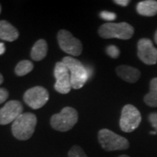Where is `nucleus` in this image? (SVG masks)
<instances>
[{"label":"nucleus","mask_w":157,"mask_h":157,"mask_svg":"<svg viewBox=\"0 0 157 157\" xmlns=\"http://www.w3.org/2000/svg\"><path fill=\"white\" fill-rule=\"evenodd\" d=\"M54 76L56 79L55 89L61 94H68L71 90L69 70L63 61L58 62L54 69Z\"/></svg>","instance_id":"obj_8"},{"label":"nucleus","mask_w":157,"mask_h":157,"mask_svg":"<svg viewBox=\"0 0 157 157\" xmlns=\"http://www.w3.org/2000/svg\"><path fill=\"white\" fill-rule=\"evenodd\" d=\"M77 111L72 107H65L60 113L51 117L52 127L60 132H67L74 127L78 121Z\"/></svg>","instance_id":"obj_5"},{"label":"nucleus","mask_w":157,"mask_h":157,"mask_svg":"<svg viewBox=\"0 0 157 157\" xmlns=\"http://www.w3.org/2000/svg\"><path fill=\"white\" fill-rule=\"evenodd\" d=\"M142 120L138 109L134 105L127 104L121 111L119 126L123 132H132L139 127Z\"/></svg>","instance_id":"obj_6"},{"label":"nucleus","mask_w":157,"mask_h":157,"mask_svg":"<svg viewBox=\"0 0 157 157\" xmlns=\"http://www.w3.org/2000/svg\"><path fill=\"white\" fill-rule=\"evenodd\" d=\"M119 157H130V156H129L128 155H125V154H123V155H121V156H119Z\"/></svg>","instance_id":"obj_28"},{"label":"nucleus","mask_w":157,"mask_h":157,"mask_svg":"<svg viewBox=\"0 0 157 157\" xmlns=\"http://www.w3.org/2000/svg\"><path fill=\"white\" fill-rule=\"evenodd\" d=\"M113 2L117 4V5L122 6V7H126L129 5L130 1H129V0H115V1H113Z\"/></svg>","instance_id":"obj_23"},{"label":"nucleus","mask_w":157,"mask_h":157,"mask_svg":"<svg viewBox=\"0 0 157 157\" xmlns=\"http://www.w3.org/2000/svg\"><path fill=\"white\" fill-rule=\"evenodd\" d=\"M116 72L121 79L129 83H135L140 77V71L137 68L126 65L118 66Z\"/></svg>","instance_id":"obj_12"},{"label":"nucleus","mask_w":157,"mask_h":157,"mask_svg":"<svg viewBox=\"0 0 157 157\" xmlns=\"http://www.w3.org/2000/svg\"><path fill=\"white\" fill-rule=\"evenodd\" d=\"M106 53L112 58H117L120 55V50L115 45H109L106 48Z\"/></svg>","instance_id":"obj_19"},{"label":"nucleus","mask_w":157,"mask_h":157,"mask_svg":"<svg viewBox=\"0 0 157 157\" xmlns=\"http://www.w3.org/2000/svg\"><path fill=\"white\" fill-rule=\"evenodd\" d=\"M48 50V43L44 39H39L31 51V58L35 61H40L47 56Z\"/></svg>","instance_id":"obj_15"},{"label":"nucleus","mask_w":157,"mask_h":157,"mask_svg":"<svg viewBox=\"0 0 157 157\" xmlns=\"http://www.w3.org/2000/svg\"><path fill=\"white\" fill-rule=\"evenodd\" d=\"M37 119L34 113H24L13 121L12 132L17 140H29L34 134L36 126Z\"/></svg>","instance_id":"obj_1"},{"label":"nucleus","mask_w":157,"mask_h":157,"mask_svg":"<svg viewBox=\"0 0 157 157\" xmlns=\"http://www.w3.org/2000/svg\"><path fill=\"white\" fill-rule=\"evenodd\" d=\"M69 157H87L85 153L81 147L78 146H74L70 149L68 152Z\"/></svg>","instance_id":"obj_18"},{"label":"nucleus","mask_w":157,"mask_h":157,"mask_svg":"<svg viewBox=\"0 0 157 157\" xmlns=\"http://www.w3.org/2000/svg\"><path fill=\"white\" fill-rule=\"evenodd\" d=\"M1 11H2V6L0 5V13H1Z\"/></svg>","instance_id":"obj_29"},{"label":"nucleus","mask_w":157,"mask_h":157,"mask_svg":"<svg viewBox=\"0 0 157 157\" xmlns=\"http://www.w3.org/2000/svg\"><path fill=\"white\" fill-rule=\"evenodd\" d=\"M144 102L150 107H157V77L152 78L150 82L148 93L144 97Z\"/></svg>","instance_id":"obj_16"},{"label":"nucleus","mask_w":157,"mask_h":157,"mask_svg":"<svg viewBox=\"0 0 157 157\" xmlns=\"http://www.w3.org/2000/svg\"><path fill=\"white\" fill-rule=\"evenodd\" d=\"M62 61L69 70L72 88L75 90L82 88L89 78L87 68L79 60L70 56L65 57Z\"/></svg>","instance_id":"obj_3"},{"label":"nucleus","mask_w":157,"mask_h":157,"mask_svg":"<svg viewBox=\"0 0 157 157\" xmlns=\"http://www.w3.org/2000/svg\"><path fill=\"white\" fill-rule=\"evenodd\" d=\"M34 69V64L32 62L28 60H24L20 61L17 64L15 68V72L17 76H25Z\"/></svg>","instance_id":"obj_17"},{"label":"nucleus","mask_w":157,"mask_h":157,"mask_svg":"<svg viewBox=\"0 0 157 157\" xmlns=\"http://www.w3.org/2000/svg\"><path fill=\"white\" fill-rule=\"evenodd\" d=\"M134 28L126 22L104 23L98 29V34L103 39L117 38L127 40L132 38Z\"/></svg>","instance_id":"obj_2"},{"label":"nucleus","mask_w":157,"mask_h":157,"mask_svg":"<svg viewBox=\"0 0 157 157\" xmlns=\"http://www.w3.org/2000/svg\"><path fill=\"white\" fill-rule=\"evenodd\" d=\"M3 82H4V77L2 75V74H0V85L3 83Z\"/></svg>","instance_id":"obj_25"},{"label":"nucleus","mask_w":157,"mask_h":157,"mask_svg":"<svg viewBox=\"0 0 157 157\" xmlns=\"http://www.w3.org/2000/svg\"><path fill=\"white\" fill-rule=\"evenodd\" d=\"M48 100V91L41 86L30 88L23 95V101L33 109H39L43 107Z\"/></svg>","instance_id":"obj_9"},{"label":"nucleus","mask_w":157,"mask_h":157,"mask_svg":"<svg viewBox=\"0 0 157 157\" xmlns=\"http://www.w3.org/2000/svg\"><path fill=\"white\" fill-rule=\"evenodd\" d=\"M58 42L60 49L70 56H78L82 52V44L68 31L60 30L58 34Z\"/></svg>","instance_id":"obj_7"},{"label":"nucleus","mask_w":157,"mask_h":157,"mask_svg":"<svg viewBox=\"0 0 157 157\" xmlns=\"http://www.w3.org/2000/svg\"><path fill=\"white\" fill-rule=\"evenodd\" d=\"M148 121L157 132V112H154L148 115Z\"/></svg>","instance_id":"obj_21"},{"label":"nucleus","mask_w":157,"mask_h":157,"mask_svg":"<svg viewBox=\"0 0 157 157\" xmlns=\"http://www.w3.org/2000/svg\"><path fill=\"white\" fill-rule=\"evenodd\" d=\"M137 56L147 65H154L157 62V49L149 39H140L137 42Z\"/></svg>","instance_id":"obj_10"},{"label":"nucleus","mask_w":157,"mask_h":157,"mask_svg":"<svg viewBox=\"0 0 157 157\" xmlns=\"http://www.w3.org/2000/svg\"><path fill=\"white\" fill-rule=\"evenodd\" d=\"M154 41L157 44V30L156 31V32H155V34H154Z\"/></svg>","instance_id":"obj_26"},{"label":"nucleus","mask_w":157,"mask_h":157,"mask_svg":"<svg viewBox=\"0 0 157 157\" xmlns=\"http://www.w3.org/2000/svg\"><path fill=\"white\" fill-rule=\"evenodd\" d=\"M9 97V93L5 88H0V104L7 101Z\"/></svg>","instance_id":"obj_22"},{"label":"nucleus","mask_w":157,"mask_h":157,"mask_svg":"<svg viewBox=\"0 0 157 157\" xmlns=\"http://www.w3.org/2000/svg\"><path fill=\"white\" fill-rule=\"evenodd\" d=\"M17 29L8 21H0V39L7 42H13L18 38Z\"/></svg>","instance_id":"obj_13"},{"label":"nucleus","mask_w":157,"mask_h":157,"mask_svg":"<svg viewBox=\"0 0 157 157\" xmlns=\"http://www.w3.org/2000/svg\"><path fill=\"white\" fill-rule=\"evenodd\" d=\"M100 16L102 19L107 21H112L117 18V15L114 13H111L109 11H102L100 13Z\"/></svg>","instance_id":"obj_20"},{"label":"nucleus","mask_w":157,"mask_h":157,"mask_svg":"<svg viewBox=\"0 0 157 157\" xmlns=\"http://www.w3.org/2000/svg\"><path fill=\"white\" fill-rule=\"evenodd\" d=\"M23 105L18 101L7 102L0 109V124L6 125L14 121L19 116L22 114Z\"/></svg>","instance_id":"obj_11"},{"label":"nucleus","mask_w":157,"mask_h":157,"mask_svg":"<svg viewBox=\"0 0 157 157\" xmlns=\"http://www.w3.org/2000/svg\"><path fill=\"white\" fill-rule=\"evenodd\" d=\"M98 141L102 148L106 151L126 150L129 147L127 138L116 134L108 129H102L98 132Z\"/></svg>","instance_id":"obj_4"},{"label":"nucleus","mask_w":157,"mask_h":157,"mask_svg":"<svg viewBox=\"0 0 157 157\" xmlns=\"http://www.w3.org/2000/svg\"><path fill=\"white\" fill-rule=\"evenodd\" d=\"M5 52V46L3 43L0 42V56L3 55Z\"/></svg>","instance_id":"obj_24"},{"label":"nucleus","mask_w":157,"mask_h":157,"mask_svg":"<svg viewBox=\"0 0 157 157\" xmlns=\"http://www.w3.org/2000/svg\"><path fill=\"white\" fill-rule=\"evenodd\" d=\"M139 15L143 16L151 17L157 14V1L146 0L137 3L136 7Z\"/></svg>","instance_id":"obj_14"},{"label":"nucleus","mask_w":157,"mask_h":157,"mask_svg":"<svg viewBox=\"0 0 157 157\" xmlns=\"http://www.w3.org/2000/svg\"><path fill=\"white\" fill-rule=\"evenodd\" d=\"M156 131H151V132H150V134H151V135H156Z\"/></svg>","instance_id":"obj_27"}]
</instances>
